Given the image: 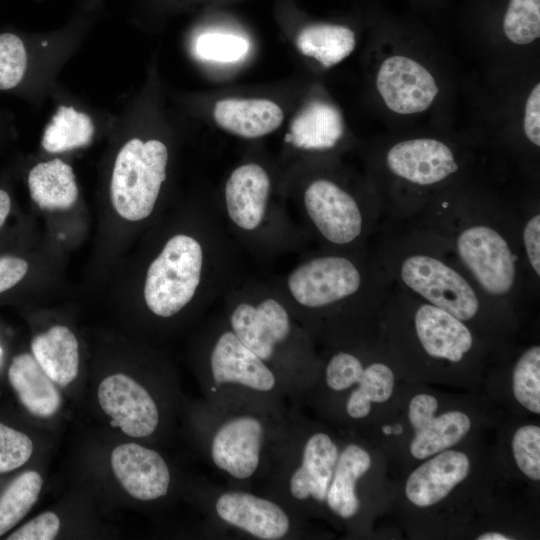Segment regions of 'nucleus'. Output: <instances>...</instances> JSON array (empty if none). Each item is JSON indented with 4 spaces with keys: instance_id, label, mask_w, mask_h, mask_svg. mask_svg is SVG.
Instances as JSON below:
<instances>
[{
    "instance_id": "obj_3",
    "label": "nucleus",
    "mask_w": 540,
    "mask_h": 540,
    "mask_svg": "<svg viewBox=\"0 0 540 540\" xmlns=\"http://www.w3.org/2000/svg\"><path fill=\"white\" fill-rule=\"evenodd\" d=\"M222 302L231 330L276 373L289 402L298 406L316 381L320 359L279 290L271 280L244 277Z\"/></svg>"
},
{
    "instance_id": "obj_22",
    "label": "nucleus",
    "mask_w": 540,
    "mask_h": 540,
    "mask_svg": "<svg viewBox=\"0 0 540 540\" xmlns=\"http://www.w3.org/2000/svg\"><path fill=\"white\" fill-rule=\"evenodd\" d=\"M213 115L222 129L243 138L265 136L280 127L284 118L282 109L268 99L219 100Z\"/></svg>"
},
{
    "instance_id": "obj_15",
    "label": "nucleus",
    "mask_w": 540,
    "mask_h": 540,
    "mask_svg": "<svg viewBox=\"0 0 540 540\" xmlns=\"http://www.w3.org/2000/svg\"><path fill=\"white\" fill-rule=\"evenodd\" d=\"M376 87L386 106L402 115L427 110L439 93L432 74L416 60L403 55L390 56L382 62Z\"/></svg>"
},
{
    "instance_id": "obj_20",
    "label": "nucleus",
    "mask_w": 540,
    "mask_h": 540,
    "mask_svg": "<svg viewBox=\"0 0 540 540\" xmlns=\"http://www.w3.org/2000/svg\"><path fill=\"white\" fill-rule=\"evenodd\" d=\"M470 460L456 450H443L415 469L407 479L405 494L418 507L444 499L469 474Z\"/></svg>"
},
{
    "instance_id": "obj_33",
    "label": "nucleus",
    "mask_w": 540,
    "mask_h": 540,
    "mask_svg": "<svg viewBox=\"0 0 540 540\" xmlns=\"http://www.w3.org/2000/svg\"><path fill=\"white\" fill-rule=\"evenodd\" d=\"M512 451L518 468L530 479L540 480V428L520 427L512 439Z\"/></svg>"
},
{
    "instance_id": "obj_35",
    "label": "nucleus",
    "mask_w": 540,
    "mask_h": 540,
    "mask_svg": "<svg viewBox=\"0 0 540 540\" xmlns=\"http://www.w3.org/2000/svg\"><path fill=\"white\" fill-rule=\"evenodd\" d=\"M32 452L33 443L26 434L0 423V474L24 465Z\"/></svg>"
},
{
    "instance_id": "obj_25",
    "label": "nucleus",
    "mask_w": 540,
    "mask_h": 540,
    "mask_svg": "<svg viewBox=\"0 0 540 540\" xmlns=\"http://www.w3.org/2000/svg\"><path fill=\"white\" fill-rule=\"evenodd\" d=\"M31 350L38 364L54 383L66 386L77 377L79 345L68 327L55 325L36 335L31 341Z\"/></svg>"
},
{
    "instance_id": "obj_32",
    "label": "nucleus",
    "mask_w": 540,
    "mask_h": 540,
    "mask_svg": "<svg viewBox=\"0 0 540 540\" xmlns=\"http://www.w3.org/2000/svg\"><path fill=\"white\" fill-rule=\"evenodd\" d=\"M28 59L26 44L19 35L0 33V91L14 90L22 84Z\"/></svg>"
},
{
    "instance_id": "obj_36",
    "label": "nucleus",
    "mask_w": 540,
    "mask_h": 540,
    "mask_svg": "<svg viewBox=\"0 0 540 540\" xmlns=\"http://www.w3.org/2000/svg\"><path fill=\"white\" fill-rule=\"evenodd\" d=\"M60 530V519L54 512H44L10 534L7 540H52Z\"/></svg>"
},
{
    "instance_id": "obj_34",
    "label": "nucleus",
    "mask_w": 540,
    "mask_h": 540,
    "mask_svg": "<svg viewBox=\"0 0 540 540\" xmlns=\"http://www.w3.org/2000/svg\"><path fill=\"white\" fill-rule=\"evenodd\" d=\"M248 48L246 39L222 33L203 34L196 43L199 56L217 62H235L245 56Z\"/></svg>"
},
{
    "instance_id": "obj_2",
    "label": "nucleus",
    "mask_w": 540,
    "mask_h": 540,
    "mask_svg": "<svg viewBox=\"0 0 540 540\" xmlns=\"http://www.w3.org/2000/svg\"><path fill=\"white\" fill-rule=\"evenodd\" d=\"M241 254L212 206L196 231L170 235L149 263L143 282L146 308L167 320L193 304L213 306L245 277Z\"/></svg>"
},
{
    "instance_id": "obj_6",
    "label": "nucleus",
    "mask_w": 540,
    "mask_h": 540,
    "mask_svg": "<svg viewBox=\"0 0 540 540\" xmlns=\"http://www.w3.org/2000/svg\"><path fill=\"white\" fill-rule=\"evenodd\" d=\"M216 208L241 251L257 259L296 251L306 238L292 212L274 201L270 174L261 164L232 170Z\"/></svg>"
},
{
    "instance_id": "obj_10",
    "label": "nucleus",
    "mask_w": 540,
    "mask_h": 540,
    "mask_svg": "<svg viewBox=\"0 0 540 540\" xmlns=\"http://www.w3.org/2000/svg\"><path fill=\"white\" fill-rule=\"evenodd\" d=\"M451 242L458 261L483 296H513L520 283L519 255L509 233L492 219L456 226Z\"/></svg>"
},
{
    "instance_id": "obj_14",
    "label": "nucleus",
    "mask_w": 540,
    "mask_h": 540,
    "mask_svg": "<svg viewBox=\"0 0 540 540\" xmlns=\"http://www.w3.org/2000/svg\"><path fill=\"white\" fill-rule=\"evenodd\" d=\"M98 401L111 417L112 426L133 438L154 435L162 420L156 398L132 377L117 373L107 376L98 387Z\"/></svg>"
},
{
    "instance_id": "obj_19",
    "label": "nucleus",
    "mask_w": 540,
    "mask_h": 540,
    "mask_svg": "<svg viewBox=\"0 0 540 540\" xmlns=\"http://www.w3.org/2000/svg\"><path fill=\"white\" fill-rule=\"evenodd\" d=\"M413 325L421 348L432 358L458 363L473 347L464 321L427 302L415 308Z\"/></svg>"
},
{
    "instance_id": "obj_7",
    "label": "nucleus",
    "mask_w": 540,
    "mask_h": 540,
    "mask_svg": "<svg viewBox=\"0 0 540 540\" xmlns=\"http://www.w3.org/2000/svg\"><path fill=\"white\" fill-rule=\"evenodd\" d=\"M341 448L326 430L315 428L291 405L287 425L261 493L304 518L320 512Z\"/></svg>"
},
{
    "instance_id": "obj_38",
    "label": "nucleus",
    "mask_w": 540,
    "mask_h": 540,
    "mask_svg": "<svg viewBox=\"0 0 540 540\" xmlns=\"http://www.w3.org/2000/svg\"><path fill=\"white\" fill-rule=\"evenodd\" d=\"M523 129L526 138L535 146H540V84L531 90L524 110Z\"/></svg>"
},
{
    "instance_id": "obj_37",
    "label": "nucleus",
    "mask_w": 540,
    "mask_h": 540,
    "mask_svg": "<svg viewBox=\"0 0 540 540\" xmlns=\"http://www.w3.org/2000/svg\"><path fill=\"white\" fill-rule=\"evenodd\" d=\"M521 244L529 268L540 277V214L534 212L526 219L521 231Z\"/></svg>"
},
{
    "instance_id": "obj_8",
    "label": "nucleus",
    "mask_w": 540,
    "mask_h": 540,
    "mask_svg": "<svg viewBox=\"0 0 540 540\" xmlns=\"http://www.w3.org/2000/svg\"><path fill=\"white\" fill-rule=\"evenodd\" d=\"M212 535L229 533L258 540H289L305 535L306 518L258 491L212 484L202 493Z\"/></svg>"
},
{
    "instance_id": "obj_41",
    "label": "nucleus",
    "mask_w": 540,
    "mask_h": 540,
    "mask_svg": "<svg viewBox=\"0 0 540 540\" xmlns=\"http://www.w3.org/2000/svg\"><path fill=\"white\" fill-rule=\"evenodd\" d=\"M477 539L478 540H510L511 537H508L498 532H486L479 535Z\"/></svg>"
},
{
    "instance_id": "obj_11",
    "label": "nucleus",
    "mask_w": 540,
    "mask_h": 540,
    "mask_svg": "<svg viewBox=\"0 0 540 540\" xmlns=\"http://www.w3.org/2000/svg\"><path fill=\"white\" fill-rule=\"evenodd\" d=\"M168 149L156 139L132 138L119 150L111 176L110 198L116 213L130 222L154 212L167 176Z\"/></svg>"
},
{
    "instance_id": "obj_5",
    "label": "nucleus",
    "mask_w": 540,
    "mask_h": 540,
    "mask_svg": "<svg viewBox=\"0 0 540 540\" xmlns=\"http://www.w3.org/2000/svg\"><path fill=\"white\" fill-rule=\"evenodd\" d=\"M288 415L224 410L204 401L196 412L203 455L228 486L255 490L267 480Z\"/></svg>"
},
{
    "instance_id": "obj_40",
    "label": "nucleus",
    "mask_w": 540,
    "mask_h": 540,
    "mask_svg": "<svg viewBox=\"0 0 540 540\" xmlns=\"http://www.w3.org/2000/svg\"><path fill=\"white\" fill-rule=\"evenodd\" d=\"M11 210V198L8 192L0 188V228L5 223Z\"/></svg>"
},
{
    "instance_id": "obj_29",
    "label": "nucleus",
    "mask_w": 540,
    "mask_h": 540,
    "mask_svg": "<svg viewBox=\"0 0 540 540\" xmlns=\"http://www.w3.org/2000/svg\"><path fill=\"white\" fill-rule=\"evenodd\" d=\"M43 485L41 475L26 471L17 476L0 495V536L20 522L36 503Z\"/></svg>"
},
{
    "instance_id": "obj_21",
    "label": "nucleus",
    "mask_w": 540,
    "mask_h": 540,
    "mask_svg": "<svg viewBox=\"0 0 540 540\" xmlns=\"http://www.w3.org/2000/svg\"><path fill=\"white\" fill-rule=\"evenodd\" d=\"M371 465V456L363 446L352 442L341 448L326 495L325 507L330 513L342 520H352L358 515L361 509L358 483Z\"/></svg>"
},
{
    "instance_id": "obj_31",
    "label": "nucleus",
    "mask_w": 540,
    "mask_h": 540,
    "mask_svg": "<svg viewBox=\"0 0 540 540\" xmlns=\"http://www.w3.org/2000/svg\"><path fill=\"white\" fill-rule=\"evenodd\" d=\"M505 36L527 45L540 37V0H510L503 19Z\"/></svg>"
},
{
    "instance_id": "obj_18",
    "label": "nucleus",
    "mask_w": 540,
    "mask_h": 540,
    "mask_svg": "<svg viewBox=\"0 0 540 540\" xmlns=\"http://www.w3.org/2000/svg\"><path fill=\"white\" fill-rule=\"evenodd\" d=\"M438 401L429 394L412 398L408 418L415 435L410 453L416 459L433 456L462 440L471 428L470 418L461 411H449L435 416Z\"/></svg>"
},
{
    "instance_id": "obj_30",
    "label": "nucleus",
    "mask_w": 540,
    "mask_h": 540,
    "mask_svg": "<svg viewBox=\"0 0 540 540\" xmlns=\"http://www.w3.org/2000/svg\"><path fill=\"white\" fill-rule=\"evenodd\" d=\"M516 400L527 410L540 414V347L527 349L517 360L512 374Z\"/></svg>"
},
{
    "instance_id": "obj_24",
    "label": "nucleus",
    "mask_w": 540,
    "mask_h": 540,
    "mask_svg": "<svg viewBox=\"0 0 540 540\" xmlns=\"http://www.w3.org/2000/svg\"><path fill=\"white\" fill-rule=\"evenodd\" d=\"M343 131V119L336 107L326 102L312 101L293 118L285 141L306 150L331 149L342 137Z\"/></svg>"
},
{
    "instance_id": "obj_1",
    "label": "nucleus",
    "mask_w": 540,
    "mask_h": 540,
    "mask_svg": "<svg viewBox=\"0 0 540 540\" xmlns=\"http://www.w3.org/2000/svg\"><path fill=\"white\" fill-rule=\"evenodd\" d=\"M384 274L364 247L321 248L271 281L314 341L338 347L357 340L364 316L385 296Z\"/></svg>"
},
{
    "instance_id": "obj_4",
    "label": "nucleus",
    "mask_w": 540,
    "mask_h": 540,
    "mask_svg": "<svg viewBox=\"0 0 540 540\" xmlns=\"http://www.w3.org/2000/svg\"><path fill=\"white\" fill-rule=\"evenodd\" d=\"M197 370L205 401L215 408L272 415L289 411L276 373L240 341L222 313L212 315L202 331Z\"/></svg>"
},
{
    "instance_id": "obj_13",
    "label": "nucleus",
    "mask_w": 540,
    "mask_h": 540,
    "mask_svg": "<svg viewBox=\"0 0 540 540\" xmlns=\"http://www.w3.org/2000/svg\"><path fill=\"white\" fill-rule=\"evenodd\" d=\"M333 348L329 357L320 360L315 382H322L325 393L346 395L343 412L348 419H364L372 403H383L391 397L393 371L381 362L365 365L352 344Z\"/></svg>"
},
{
    "instance_id": "obj_16",
    "label": "nucleus",
    "mask_w": 540,
    "mask_h": 540,
    "mask_svg": "<svg viewBox=\"0 0 540 540\" xmlns=\"http://www.w3.org/2000/svg\"><path fill=\"white\" fill-rule=\"evenodd\" d=\"M385 162L394 176L419 187L440 184L459 170L451 148L432 138H416L394 144L387 151Z\"/></svg>"
},
{
    "instance_id": "obj_27",
    "label": "nucleus",
    "mask_w": 540,
    "mask_h": 540,
    "mask_svg": "<svg viewBox=\"0 0 540 540\" xmlns=\"http://www.w3.org/2000/svg\"><path fill=\"white\" fill-rule=\"evenodd\" d=\"M296 45L303 55L312 57L322 66L329 68L353 52L356 38L349 27L319 23L302 29Z\"/></svg>"
},
{
    "instance_id": "obj_26",
    "label": "nucleus",
    "mask_w": 540,
    "mask_h": 540,
    "mask_svg": "<svg viewBox=\"0 0 540 540\" xmlns=\"http://www.w3.org/2000/svg\"><path fill=\"white\" fill-rule=\"evenodd\" d=\"M28 187L32 200L42 210H67L78 198L74 171L59 158L34 165L28 174Z\"/></svg>"
},
{
    "instance_id": "obj_42",
    "label": "nucleus",
    "mask_w": 540,
    "mask_h": 540,
    "mask_svg": "<svg viewBox=\"0 0 540 540\" xmlns=\"http://www.w3.org/2000/svg\"><path fill=\"white\" fill-rule=\"evenodd\" d=\"M383 430L386 434L392 433V429L390 427H385Z\"/></svg>"
},
{
    "instance_id": "obj_23",
    "label": "nucleus",
    "mask_w": 540,
    "mask_h": 540,
    "mask_svg": "<svg viewBox=\"0 0 540 540\" xmlns=\"http://www.w3.org/2000/svg\"><path fill=\"white\" fill-rule=\"evenodd\" d=\"M8 380L21 404L33 416L49 418L59 410L61 395L33 355L15 356L8 369Z\"/></svg>"
},
{
    "instance_id": "obj_28",
    "label": "nucleus",
    "mask_w": 540,
    "mask_h": 540,
    "mask_svg": "<svg viewBox=\"0 0 540 540\" xmlns=\"http://www.w3.org/2000/svg\"><path fill=\"white\" fill-rule=\"evenodd\" d=\"M93 134V122L87 114L60 106L44 130L41 145L49 153L65 152L88 145Z\"/></svg>"
},
{
    "instance_id": "obj_17",
    "label": "nucleus",
    "mask_w": 540,
    "mask_h": 540,
    "mask_svg": "<svg viewBox=\"0 0 540 540\" xmlns=\"http://www.w3.org/2000/svg\"><path fill=\"white\" fill-rule=\"evenodd\" d=\"M114 475L134 499L154 502L166 497L172 485V472L156 450L137 443H125L111 453Z\"/></svg>"
},
{
    "instance_id": "obj_12",
    "label": "nucleus",
    "mask_w": 540,
    "mask_h": 540,
    "mask_svg": "<svg viewBox=\"0 0 540 540\" xmlns=\"http://www.w3.org/2000/svg\"><path fill=\"white\" fill-rule=\"evenodd\" d=\"M397 261L395 276L411 294L464 322L480 313L483 295L455 263L420 249L405 250Z\"/></svg>"
},
{
    "instance_id": "obj_9",
    "label": "nucleus",
    "mask_w": 540,
    "mask_h": 540,
    "mask_svg": "<svg viewBox=\"0 0 540 540\" xmlns=\"http://www.w3.org/2000/svg\"><path fill=\"white\" fill-rule=\"evenodd\" d=\"M294 214L306 238L322 249L353 250L364 247L377 213L337 182L317 178L302 190Z\"/></svg>"
},
{
    "instance_id": "obj_39",
    "label": "nucleus",
    "mask_w": 540,
    "mask_h": 540,
    "mask_svg": "<svg viewBox=\"0 0 540 540\" xmlns=\"http://www.w3.org/2000/svg\"><path fill=\"white\" fill-rule=\"evenodd\" d=\"M28 262L20 257H0V294L19 283L28 271Z\"/></svg>"
}]
</instances>
